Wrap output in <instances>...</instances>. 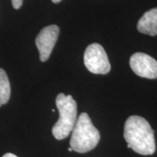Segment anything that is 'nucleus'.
Masks as SVG:
<instances>
[{
    "mask_svg": "<svg viewBox=\"0 0 157 157\" xmlns=\"http://www.w3.org/2000/svg\"><path fill=\"white\" fill-rule=\"evenodd\" d=\"M2 106V105H1V104H0V107H1Z\"/></svg>",
    "mask_w": 157,
    "mask_h": 157,
    "instance_id": "obj_13",
    "label": "nucleus"
},
{
    "mask_svg": "<svg viewBox=\"0 0 157 157\" xmlns=\"http://www.w3.org/2000/svg\"><path fill=\"white\" fill-rule=\"evenodd\" d=\"M129 65L135 74L140 77L154 79L157 78V61L143 52H136L131 56Z\"/></svg>",
    "mask_w": 157,
    "mask_h": 157,
    "instance_id": "obj_6",
    "label": "nucleus"
},
{
    "mask_svg": "<svg viewBox=\"0 0 157 157\" xmlns=\"http://www.w3.org/2000/svg\"><path fill=\"white\" fill-rule=\"evenodd\" d=\"M56 106L59 111V119L52 127V132L57 140H63L72 132L77 119V105L71 95L58 94Z\"/></svg>",
    "mask_w": 157,
    "mask_h": 157,
    "instance_id": "obj_3",
    "label": "nucleus"
},
{
    "mask_svg": "<svg viewBox=\"0 0 157 157\" xmlns=\"http://www.w3.org/2000/svg\"><path fill=\"white\" fill-rule=\"evenodd\" d=\"M140 33L150 36L157 35V7L146 12L137 25Z\"/></svg>",
    "mask_w": 157,
    "mask_h": 157,
    "instance_id": "obj_7",
    "label": "nucleus"
},
{
    "mask_svg": "<svg viewBox=\"0 0 157 157\" xmlns=\"http://www.w3.org/2000/svg\"><path fill=\"white\" fill-rule=\"evenodd\" d=\"M86 68L95 74H106L111 70L109 58L101 44L94 43L89 45L84 55Z\"/></svg>",
    "mask_w": 157,
    "mask_h": 157,
    "instance_id": "obj_4",
    "label": "nucleus"
},
{
    "mask_svg": "<svg viewBox=\"0 0 157 157\" xmlns=\"http://www.w3.org/2000/svg\"><path fill=\"white\" fill-rule=\"evenodd\" d=\"M60 29L58 25H51L41 30L36 38V45L39 52V59L45 62L50 58L55 44L58 40Z\"/></svg>",
    "mask_w": 157,
    "mask_h": 157,
    "instance_id": "obj_5",
    "label": "nucleus"
},
{
    "mask_svg": "<svg viewBox=\"0 0 157 157\" xmlns=\"http://www.w3.org/2000/svg\"><path fill=\"white\" fill-rule=\"evenodd\" d=\"M124 137L127 143V148L137 154L147 156L155 153L154 131L144 118L139 116L129 117L124 124Z\"/></svg>",
    "mask_w": 157,
    "mask_h": 157,
    "instance_id": "obj_1",
    "label": "nucleus"
},
{
    "mask_svg": "<svg viewBox=\"0 0 157 157\" xmlns=\"http://www.w3.org/2000/svg\"><path fill=\"white\" fill-rule=\"evenodd\" d=\"M62 1V0H52V2H53V3H59V2H61Z\"/></svg>",
    "mask_w": 157,
    "mask_h": 157,
    "instance_id": "obj_11",
    "label": "nucleus"
},
{
    "mask_svg": "<svg viewBox=\"0 0 157 157\" xmlns=\"http://www.w3.org/2000/svg\"><path fill=\"white\" fill-rule=\"evenodd\" d=\"M10 84L8 76L2 68H0V104L7 103L10 98Z\"/></svg>",
    "mask_w": 157,
    "mask_h": 157,
    "instance_id": "obj_8",
    "label": "nucleus"
},
{
    "mask_svg": "<svg viewBox=\"0 0 157 157\" xmlns=\"http://www.w3.org/2000/svg\"><path fill=\"white\" fill-rule=\"evenodd\" d=\"M101 139L99 131L94 126L89 115L82 113L77 118L72 130L70 146L77 153H87L95 148Z\"/></svg>",
    "mask_w": 157,
    "mask_h": 157,
    "instance_id": "obj_2",
    "label": "nucleus"
},
{
    "mask_svg": "<svg viewBox=\"0 0 157 157\" xmlns=\"http://www.w3.org/2000/svg\"><path fill=\"white\" fill-rule=\"evenodd\" d=\"M68 150L69 151H73V150H72V148H71V147H70V148H68Z\"/></svg>",
    "mask_w": 157,
    "mask_h": 157,
    "instance_id": "obj_12",
    "label": "nucleus"
},
{
    "mask_svg": "<svg viewBox=\"0 0 157 157\" xmlns=\"http://www.w3.org/2000/svg\"><path fill=\"white\" fill-rule=\"evenodd\" d=\"M2 157H17V156H15V154H11V153H7V154L4 155Z\"/></svg>",
    "mask_w": 157,
    "mask_h": 157,
    "instance_id": "obj_10",
    "label": "nucleus"
},
{
    "mask_svg": "<svg viewBox=\"0 0 157 157\" xmlns=\"http://www.w3.org/2000/svg\"><path fill=\"white\" fill-rule=\"evenodd\" d=\"M23 0H12V5L15 9H19L22 6Z\"/></svg>",
    "mask_w": 157,
    "mask_h": 157,
    "instance_id": "obj_9",
    "label": "nucleus"
}]
</instances>
